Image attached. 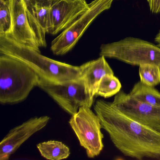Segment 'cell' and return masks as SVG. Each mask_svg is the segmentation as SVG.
Returning a JSON list of instances; mask_svg holds the SVG:
<instances>
[{
    "label": "cell",
    "mask_w": 160,
    "mask_h": 160,
    "mask_svg": "<svg viewBox=\"0 0 160 160\" xmlns=\"http://www.w3.org/2000/svg\"><path fill=\"white\" fill-rule=\"evenodd\" d=\"M94 110L102 128L123 155L140 160L160 159V132L128 118L111 102L97 100Z\"/></svg>",
    "instance_id": "6da1fadb"
},
{
    "label": "cell",
    "mask_w": 160,
    "mask_h": 160,
    "mask_svg": "<svg viewBox=\"0 0 160 160\" xmlns=\"http://www.w3.org/2000/svg\"><path fill=\"white\" fill-rule=\"evenodd\" d=\"M0 54L21 61L34 70L40 78L51 83H63L82 78L80 66L47 58L41 51L19 43L11 34L0 35Z\"/></svg>",
    "instance_id": "7a4b0ae2"
},
{
    "label": "cell",
    "mask_w": 160,
    "mask_h": 160,
    "mask_svg": "<svg viewBox=\"0 0 160 160\" xmlns=\"http://www.w3.org/2000/svg\"><path fill=\"white\" fill-rule=\"evenodd\" d=\"M0 55V103L13 104L23 102L38 86L40 76L21 61Z\"/></svg>",
    "instance_id": "3957f363"
},
{
    "label": "cell",
    "mask_w": 160,
    "mask_h": 160,
    "mask_svg": "<svg viewBox=\"0 0 160 160\" xmlns=\"http://www.w3.org/2000/svg\"><path fill=\"white\" fill-rule=\"evenodd\" d=\"M100 56L116 59L135 66L148 63L160 67V48L148 41L133 37L102 45Z\"/></svg>",
    "instance_id": "277c9868"
},
{
    "label": "cell",
    "mask_w": 160,
    "mask_h": 160,
    "mask_svg": "<svg viewBox=\"0 0 160 160\" xmlns=\"http://www.w3.org/2000/svg\"><path fill=\"white\" fill-rule=\"evenodd\" d=\"M69 124L76 135L81 146L85 148L88 157L99 155L103 148V135L102 124L96 113L87 105L80 107L72 116Z\"/></svg>",
    "instance_id": "5b68a950"
},
{
    "label": "cell",
    "mask_w": 160,
    "mask_h": 160,
    "mask_svg": "<svg viewBox=\"0 0 160 160\" xmlns=\"http://www.w3.org/2000/svg\"><path fill=\"white\" fill-rule=\"evenodd\" d=\"M114 0H93L88 10L73 24L61 32L51 42L54 55L62 56L71 51L95 18L111 8Z\"/></svg>",
    "instance_id": "8992f818"
},
{
    "label": "cell",
    "mask_w": 160,
    "mask_h": 160,
    "mask_svg": "<svg viewBox=\"0 0 160 160\" xmlns=\"http://www.w3.org/2000/svg\"><path fill=\"white\" fill-rule=\"evenodd\" d=\"M38 87L71 116L76 114L80 107L92 106L82 78L63 83H51L40 78Z\"/></svg>",
    "instance_id": "52a82bcc"
},
{
    "label": "cell",
    "mask_w": 160,
    "mask_h": 160,
    "mask_svg": "<svg viewBox=\"0 0 160 160\" xmlns=\"http://www.w3.org/2000/svg\"><path fill=\"white\" fill-rule=\"evenodd\" d=\"M111 103L128 118L160 132V108L138 101L123 91L115 95Z\"/></svg>",
    "instance_id": "ba28073f"
},
{
    "label": "cell",
    "mask_w": 160,
    "mask_h": 160,
    "mask_svg": "<svg viewBox=\"0 0 160 160\" xmlns=\"http://www.w3.org/2000/svg\"><path fill=\"white\" fill-rule=\"evenodd\" d=\"M89 6L86 0H52L48 33L56 35L70 27Z\"/></svg>",
    "instance_id": "9c48e42d"
},
{
    "label": "cell",
    "mask_w": 160,
    "mask_h": 160,
    "mask_svg": "<svg viewBox=\"0 0 160 160\" xmlns=\"http://www.w3.org/2000/svg\"><path fill=\"white\" fill-rule=\"evenodd\" d=\"M48 116L31 118L12 129L0 143V160H7L32 136L44 128Z\"/></svg>",
    "instance_id": "30bf717a"
},
{
    "label": "cell",
    "mask_w": 160,
    "mask_h": 160,
    "mask_svg": "<svg viewBox=\"0 0 160 160\" xmlns=\"http://www.w3.org/2000/svg\"><path fill=\"white\" fill-rule=\"evenodd\" d=\"M28 19L40 48L46 47L52 0H23Z\"/></svg>",
    "instance_id": "8fae6325"
},
{
    "label": "cell",
    "mask_w": 160,
    "mask_h": 160,
    "mask_svg": "<svg viewBox=\"0 0 160 160\" xmlns=\"http://www.w3.org/2000/svg\"><path fill=\"white\" fill-rule=\"evenodd\" d=\"M12 29L11 36L19 43L40 51L35 35L30 25L23 0H11Z\"/></svg>",
    "instance_id": "7c38bea8"
},
{
    "label": "cell",
    "mask_w": 160,
    "mask_h": 160,
    "mask_svg": "<svg viewBox=\"0 0 160 160\" xmlns=\"http://www.w3.org/2000/svg\"><path fill=\"white\" fill-rule=\"evenodd\" d=\"M105 58L103 56H100L97 59L90 61L79 66L86 93L92 104L97 85L102 78L108 74H114Z\"/></svg>",
    "instance_id": "4fadbf2b"
},
{
    "label": "cell",
    "mask_w": 160,
    "mask_h": 160,
    "mask_svg": "<svg viewBox=\"0 0 160 160\" xmlns=\"http://www.w3.org/2000/svg\"><path fill=\"white\" fill-rule=\"evenodd\" d=\"M41 155L47 160L67 159L71 154L70 149L65 144L57 140H49L37 145Z\"/></svg>",
    "instance_id": "5bb4252c"
},
{
    "label": "cell",
    "mask_w": 160,
    "mask_h": 160,
    "mask_svg": "<svg viewBox=\"0 0 160 160\" xmlns=\"http://www.w3.org/2000/svg\"><path fill=\"white\" fill-rule=\"evenodd\" d=\"M129 94L140 102L160 108V92L154 87L146 86L139 81L135 84Z\"/></svg>",
    "instance_id": "9a60e30c"
},
{
    "label": "cell",
    "mask_w": 160,
    "mask_h": 160,
    "mask_svg": "<svg viewBox=\"0 0 160 160\" xmlns=\"http://www.w3.org/2000/svg\"><path fill=\"white\" fill-rule=\"evenodd\" d=\"M122 85L114 74L105 75L99 81L96 88L95 96L109 98L119 92Z\"/></svg>",
    "instance_id": "2e32d148"
},
{
    "label": "cell",
    "mask_w": 160,
    "mask_h": 160,
    "mask_svg": "<svg viewBox=\"0 0 160 160\" xmlns=\"http://www.w3.org/2000/svg\"><path fill=\"white\" fill-rule=\"evenodd\" d=\"M140 81L146 86L155 87L160 84V67L151 64L139 66Z\"/></svg>",
    "instance_id": "e0dca14e"
},
{
    "label": "cell",
    "mask_w": 160,
    "mask_h": 160,
    "mask_svg": "<svg viewBox=\"0 0 160 160\" xmlns=\"http://www.w3.org/2000/svg\"><path fill=\"white\" fill-rule=\"evenodd\" d=\"M12 29L11 0H0V35L11 34Z\"/></svg>",
    "instance_id": "ac0fdd59"
},
{
    "label": "cell",
    "mask_w": 160,
    "mask_h": 160,
    "mask_svg": "<svg viewBox=\"0 0 160 160\" xmlns=\"http://www.w3.org/2000/svg\"><path fill=\"white\" fill-rule=\"evenodd\" d=\"M151 12L152 13H160V0H147Z\"/></svg>",
    "instance_id": "d6986e66"
},
{
    "label": "cell",
    "mask_w": 160,
    "mask_h": 160,
    "mask_svg": "<svg viewBox=\"0 0 160 160\" xmlns=\"http://www.w3.org/2000/svg\"><path fill=\"white\" fill-rule=\"evenodd\" d=\"M154 41L157 43V46L160 48V30L155 37Z\"/></svg>",
    "instance_id": "ffe728a7"
}]
</instances>
